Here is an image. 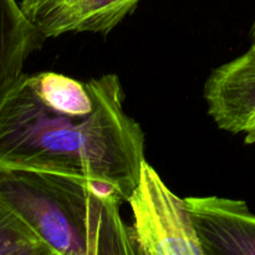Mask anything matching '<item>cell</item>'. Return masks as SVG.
<instances>
[{"label":"cell","instance_id":"cell-1","mask_svg":"<svg viewBox=\"0 0 255 255\" xmlns=\"http://www.w3.org/2000/svg\"><path fill=\"white\" fill-rule=\"evenodd\" d=\"M115 74L86 82L24 74L0 104V169H27L110 186L127 202L144 159V133L125 111Z\"/></svg>","mask_w":255,"mask_h":255},{"label":"cell","instance_id":"cell-2","mask_svg":"<svg viewBox=\"0 0 255 255\" xmlns=\"http://www.w3.org/2000/svg\"><path fill=\"white\" fill-rule=\"evenodd\" d=\"M0 201L54 255H137L112 187L27 169H0Z\"/></svg>","mask_w":255,"mask_h":255},{"label":"cell","instance_id":"cell-3","mask_svg":"<svg viewBox=\"0 0 255 255\" xmlns=\"http://www.w3.org/2000/svg\"><path fill=\"white\" fill-rule=\"evenodd\" d=\"M127 202L137 255H204L186 199L173 193L146 161Z\"/></svg>","mask_w":255,"mask_h":255},{"label":"cell","instance_id":"cell-4","mask_svg":"<svg viewBox=\"0 0 255 255\" xmlns=\"http://www.w3.org/2000/svg\"><path fill=\"white\" fill-rule=\"evenodd\" d=\"M203 96L218 128L255 143V47L212 70Z\"/></svg>","mask_w":255,"mask_h":255},{"label":"cell","instance_id":"cell-5","mask_svg":"<svg viewBox=\"0 0 255 255\" xmlns=\"http://www.w3.org/2000/svg\"><path fill=\"white\" fill-rule=\"evenodd\" d=\"M141 0H20L19 4L44 39L69 32L109 35Z\"/></svg>","mask_w":255,"mask_h":255},{"label":"cell","instance_id":"cell-6","mask_svg":"<svg viewBox=\"0 0 255 255\" xmlns=\"http://www.w3.org/2000/svg\"><path fill=\"white\" fill-rule=\"evenodd\" d=\"M204 255H255V214L246 202L223 197H187Z\"/></svg>","mask_w":255,"mask_h":255},{"label":"cell","instance_id":"cell-7","mask_svg":"<svg viewBox=\"0 0 255 255\" xmlns=\"http://www.w3.org/2000/svg\"><path fill=\"white\" fill-rule=\"evenodd\" d=\"M44 40L16 0H0V104L21 79L25 62Z\"/></svg>","mask_w":255,"mask_h":255},{"label":"cell","instance_id":"cell-8","mask_svg":"<svg viewBox=\"0 0 255 255\" xmlns=\"http://www.w3.org/2000/svg\"><path fill=\"white\" fill-rule=\"evenodd\" d=\"M0 255H54L34 229L1 201Z\"/></svg>","mask_w":255,"mask_h":255},{"label":"cell","instance_id":"cell-9","mask_svg":"<svg viewBox=\"0 0 255 255\" xmlns=\"http://www.w3.org/2000/svg\"><path fill=\"white\" fill-rule=\"evenodd\" d=\"M249 36H251V45H252V46L255 47V20H254L253 25H252L251 32H249Z\"/></svg>","mask_w":255,"mask_h":255}]
</instances>
